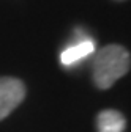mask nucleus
<instances>
[{
    "instance_id": "nucleus-1",
    "label": "nucleus",
    "mask_w": 131,
    "mask_h": 132,
    "mask_svg": "<svg viewBox=\"0 0 131 132\" xmlns=\"http://www.w3.org/2000/svg\"><path fill=\"white\" fill-rule=\"evenodd\" d=\"M129 52L120 44L101 47L93 58V82L100 90L111 88L129 71Z\"/></svg>"
},
{
    "instance_id": "nucleus-4",
    "label": "nucleus",
    "mask_w": 131,
    "mask_h": 132,
    "mask_svg": "<svg viewBox=\"0 0 131 132\" xmlns=\"http://www.w3.org/2000/svg\"><path fill=\"white\" fill-rule=\"evenodd\" d=\"M125 129H126V120L119 110L106 109L96 115L98 132H123Z\"/></svg>"
},
{
    "instance_id": "nucleus-2",
    "label": "nucleus",
    "mask_w": 131,
    "mask_h": 132,
    "mask_svg": "<svg viewBox=\"0 0 131 132\" xmlns=\"http://www.w3.org/2000/svg\"><path fill=\"white\" fill-rule=\"evenodd\" d=\"M25 97L24 82L14 77H0V121L18 107Z\"/></svg>"
},
{
    "instance_id": "nucleus-5",
    "label": "nucleus",
    "mask_w": 131,
    "mask_h": 132,
    "mask_svg": "<svg viewBox=\"0 0 131 132\" xmlns=\"http://www.w3.org/2000/svg\"><path fill=\"white\" fill-rule=\"evenodd\" d=\"M120 2H122V0H120Z\"/></svg>"
},
{
    "instance_id": "nucleus-3",
    "label": "nucleus",
    "mask_w": 131,
    "mask_h": 132,
    "mask_svg": "<svg viewBox=\"0 0 131 132\" xmlns=\"http://www.w3.org/2000/svg\"><path fill=\"white\" fill-rule=\"evenodd\" d=\"M93 52H95V43L90 38H84L65 49L60 54V63L70 68V66H74L76 63H79L81 60H84L85 57L92 55Z\"/></svg>"
}]
</instances>
